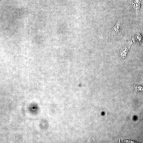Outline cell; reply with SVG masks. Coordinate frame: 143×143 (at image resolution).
<instances>
[{
	"instance_id": "cell-1",
	"label": "cell",
	"mask_w": 143,
	"mask_h": 143,
	"mask_svg": "<svg viewBox=\"0 0 143 143\" xmlns=\"http://www.w3.org/2000/svg\"><path fill=\"white\" fill-rule=\"evenodd\" d=\"M133 42L132 41L128 44H124L119 48L118 51L119 58L122 60H124L127 57L131 45Z\"/></svg>"
},
{
	"instance_id": "cell-2",
	"label": "cell",
	"mask_w": 143,
	"mask_h": 143,
	"mask_svg": "<svg viewBox=\"0 0 143 143\" xmlns=\"http://www.w3.org/2000/svg\"><path fill=\"white\" fill-rule=\"evenodd\" d=\"M122 19H120L112 28L110 32V36L114 38H116L121 35L122 30Z\"/></svg>"
},
{
	"instance_id": "cell-3",
	"label": "cell",
	"mask_w": 143,
	"mask_h": 143,
	"mask_svg": "<svg viewBox=\"0 0 143 143\" xmlns=\"http://www.w3.org/2000/svg\"><path fill=\"white\" fill-rule=\"evenodd\" d=\"M133 43H136L138 44L143 45V37L139 32L135 33L133 35L132 40Z\"/></svg>"
},
{
	"instance_id": "cell-4",
	"label": "cell",
	"mask_w": 143,
	"mask_h": 143,
	"mask_svg": "<svg viewBox=\"0 0 143 143\" xmlns=\"http://www.w3.org/2000/svg\"><path fill=\"white\" fill-rule=\"evenodd\" d=\"M141 0H132L131 4L135 11L137 16L139 12Z\"/></svg>"
},
{
	"instance_id": "cell-5",
	"label": "cell",
	"mask_w": 143,
	"mask_h": 143,
	"mask_svg": "<svg viewBox=\"0 0 143 143\" xmlns=\"http://www.w3.org/2000/svg\"><path fill=\"white\" fill-rule=\"evenodd\" d=\"M134 89V93L136 94L143 91V86L141 85H133Z\"/></svg>"
},
{
	"instance_id": "cell-6",
	"label": "cell",
	"mask_w": 143,
	"mask_h": 143,
	"mask_svg": "<svg viewBox=\"0 0 143 143\" xmlns=\"http://www.w3.org/2000/svg\"><path fill=\"white\" fill-rule=\"evenodd\" d=\"M142 58L143 59V54H142Z\"/></svg>"
}]
</instances>
